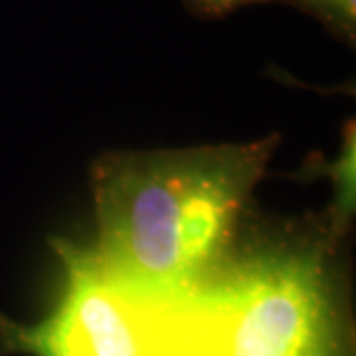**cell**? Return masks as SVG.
<instances>
[{
  "label": "cell",
  "mask_w": 356,
  "mask_h": 356,
  "mask_svg": "<svg viewBox=\"0 0 356 356\" xmlns=\"http://www.w3.org/2000/svg\"><path fill=\"white\" fill-rule=\"evenodd\" d=\"M273 140L111 154L93 170L102 266L135 291L177 297L208 281L224 255Z\"/></svg>",
  "instance_id": "6da1fadb"
},
{
  "label": "cell",
  "mask_w": 356,
  "mask_h": 356,
  "mask_svg": "<svg viewBox=\"0 0 356 356\" xmlns=\"http://www.w3.org/2000/svg\"><path fill=\"white\" fill-rule=\"evenodd\" d=\"M154 356H344L318 248H275L222 266L172 301Z\"/></svg>",
  "instance_id": "7a4b0ae2"
},
{
  "label": "cell",
  "mask_w": 356,
  "mask_h": 356,
  "mask_svg": "<svg viewBox=\"0 0 356 356\" xmlns=\"http://www.w3.org/2000/svg\"><path fill=\"white\" fill-rule=\"evenodd\" d=\"M62 287L50 315L32 325L0 313V356H154L177 297L117 281L91 248L56 240Z\"/></svg>",
  "instance_id": "3957f363"
},
{
  "label": "cell",
  "mask_w": 356,
  "mask_h": 356,
  "mask_svg": "<svg viewBox=\"0 0 356 356\" xmlns=\"http://www.w3.org/2000/svg\"><path fill=\"white\" fill-rule=\"evenodd\" d=\"M332 182L337 186V200L332 206L331 236L346 229L348 218L355 210V127H346V137L337 163L331 166Z\"/></svg>",
  "instance_id": "277c9868"
},
{
  "label": "cell",
  "mask_w": 356,
  "mask_h": 356,
  "mask_svg": "<svg viewBox=\"0 0 356 356\" xmlns=\"http://www.w3.org/2000/svg\"><path fill=\"white\" fill-rule=\"evenodd\" d=\"M287 2L313 14L337 38L355 44L356 0H287Z\"/></svg>",
  "instance_id": "5b68a950"
},
{
  "label": "cell",
  "mask_w": 356,
  "mask_h": 356,
  "mask_svg": "<svg viewBox=\"0 0 356 356\" xmlns=\"http://www.w3.org/2000/svg\"><path fill=\"white\" fill-rule=\"evenodd\" d=\"M192 13L202 16H224L234 13L242 6L254 4V2H267V0H182Z\"/></svg>",
  "instance_id": "8992f818"
}]
</instances>
